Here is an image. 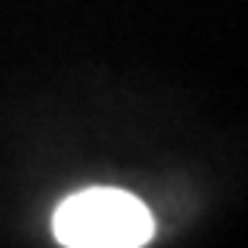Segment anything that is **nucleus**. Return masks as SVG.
Returning a JSON list of instances; mask_svg holds the SVG:
<instances>
[{
  "label": "nucleus",
  "mask_w": 248,
  "mask_h": 248,
  "mask_svg": "<svg viewBox=\"0 0 248 248\" xmlns=\"http://www.w3.org/2000/svg\"><path fill=\"white\" fill-rule=\"evenodd\" d=\"M52 229L68 248H139L152 242L155 219L132 193L120 187H91L62 200Z\"/></svg>",
  "instance_id": "1"
}]
</instances>
